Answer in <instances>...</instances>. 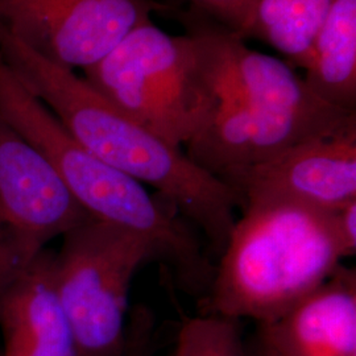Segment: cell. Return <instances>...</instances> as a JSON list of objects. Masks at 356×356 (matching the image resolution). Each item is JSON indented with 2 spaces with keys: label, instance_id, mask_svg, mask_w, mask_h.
<instances>
[{
  "label": "cell",
  "instance_id": "obj_4",
  "mask_svg": "<svg viewBox=\"0 0 356 356\" xmlns=\"http://www.w3.org/2000/svg\"><path fill=\"white\" fill-rule=\"evenodd\" d=\"M220 33L200 29L173 36L149 20L83 70V78L118 108L182 147L216 110Z\"/></svg>",
  "mask_w": 356,
  "mask_h": 356
},
{
  "label": "cell",
  "instance_id": "obj_8",
  "mask_svg": "<svg viewBox=\"0 0 356 356\" xmlns=\"http://www.w3.org/2000/svg\"><path fill=\"white\" fill-rule=\"evenodd\" d=\"M222 181L239 197L241 210L279 201L337 211L356 201V128L305 141Z\"/></svg>",
  "mask_w": 356,
  "mask_h": 356
},
{
  "label": "cell",
  "instance_id": "obj_3",
  "mask_svg": "<svg viewBox=\"0 0 356 356\" xmlns=\"http://www.w3.org/2000/svg\"><path fill=\"white\" fill-rule=\"evenodd\" d=\"M204 301V314L275 322L330 279L346 254L334 211L291 202L242 209Z\"/></svg>",
  "mask_w": 356,
  "mask_h": 356
},
{
  "label": "cell",
  "instance_id": "obj_17",
  "mask_svg": "<svg viewBox=\"0 0 356 356\" xmlns=\"http://www.w3.org/2000/svg\"><path fill=\"white\" fill-rule=\"evenodd\" d=\"M153 318L148 307L138 306L128 317L127 339L120 356H153Z\"/></svg>",
  "mask_w": 356,
  "mask_h": 356
},
{
  "label": "cell",
  "instance_id": "obj_2",
  "mask_svg": "<svg viewBox=\"0 0 356 356\" xmlns=\"http://www.w3.org/2000/svg\"><path fill=\"white\" fill-rule=\"evenodd\" d=\"M0 119L51 164L86 214L152 243L179 288L204 300L216 266L175 206L85 149L0 57Z\"/></svg>",
  "mask_w": 356,
  "mask_h": 356
},
{
  "label": "cell",
  "instance_id": "obj_9",
  "mask_svg": "<svg viewBox=\"0 0 356 356\" xmlns=\"http://www.w3.org/2000/svg\"><path fill=\"white\" fill-rule=\"evenodd\" d=\"M355 128L356 114L317 118L218 102L185 152L195 164L223 179L305 141Z\"/></svg>",
  "mask_w": 356,
  "mask_h": 356
},
{
  "label": "cell",
  "instance_id": "obj_14",
  "mask_svg": "<svg viewBox=\"0 0 356 356\" xmlns=\"http://www.w3.org/2000/svg\"><path fill=\"white\" fill-rule=\"evenodd\" d=\"M335 0H257L243 38H256L280 51L293 67H305L314 38Z\"/></svg>",
  "mask_w": 356,
  "mask_h": 356
},
{
  "label": "cell",
  "instance_id": "obj_16",
  "mask_svg": "<svg viewBox=\"0 0 356 356\" xmlns=\"http://www.w3.org/2000/svg\"><path fill=\"white\" fill-rule=\"evenodd\" d=\"M204 13L223 23V28L243 38V33L257 0H191ZM244 40V38H243Z\"/></svg>",
  "mask_w": 356,
  "mask_h": 356
},
{
  "label": "cell",
  "instance_id": "obj_12",
  "mask_svg": "<svg viewBox=\"0 0 356 356\" xmlns=\"http://www.w3.org/2000/svg\"><path fill=\"white\" fill-rule=\"evenodd\" d=\"M4 356H78L54 282L53 252L44 251L0 297Z\"/></svg>",
  "mask_w": 356,
  "mask_h": 356
},
{
  "label": "cell",
  "instance_id": "obj_18",
  "mask_svg": "<svg viewBox=\"0 0 356 356\" xmlns=\"http://www.w3.org/2000/svg\"><path fill=\"white\" fill-rule=\"evenodd\" d=\"M334 223L346 257L356 254V201L334 211Z\"/></svg>",
  "mask_w": 356,
  "mask_h": 356
},
{
  "label": "cell",
  "instance_id": "obj_19",
  "mask_svg": "<svg viewBox=\"0 0 356 356\" xmlns=\"http://www.w3.org/2000/svg\"><path fill=\"white\" fill-rule=\"evenodd\" d=\"M245 356H279L272 348H269L259 337L245 344Z\"/></svg>",
  "mask_w": 356,
  "mask_h": 356
},
{
  "label": "cell",
  "instance_id": "obj_7",
  "mask_svg": "<svg viewBox=\"0 0 356 356\" xmlns=\"http://www.w3.org/2000/svg\"><path fill=\"white\" fill-rule=\"evenodd\" d=\"M160 8L154 0H0V28L53 64L86 70Z\"/></svg>",
  "mask_w": 356,
  "mask_h": 356
},
{
  "label": "cell",
  "instance_id": "obj_15",
  "mask_svg": "<svg viewBox=\"0 0 356 356\" xmlns=\"http://www.w3.org/2000/svg\"><path fill=\"white\" fill-rule=\"evenodd\" d=\"M172 356H245L241 321L204 313L184 321Z\"/></svg>",
  "mask_w": 356,
  "mask_h": 356
},
{
  "label": "cell",
  "instance_id": "obj_13",
  "mask_svg": "<svg viewBox=\"0 0 356 356\" xmlns=\"http://www.w3.org/2000/svg\"><path fill=\"white\" fill-rule=\"evenodd\" d=\"M304 70L307 86L322 102L356 113V0H335Z\"/></svg>",
  "mask_w": 356,
  "mask_h": 356
},
{
  "label": "cell",
  "instance_id": "obj_10",
  "mask_svg": "<svg viewBox=\"0 0 356 356\" xmlns=\"http://www.w3.org/2000/svg\"><path fill=\"white\" fill-rule=\"evenodd\" d=\"M257 337L279 356H356V270L344 267Z\"/></svg>",
  "mask_w": 356,
  "mask_h": 356
},
{
  "label": "cell",
  "instance_id": "obj_1",
  "mask_svg": "<svg viewBox=\"0 0 356 356\" xmlns=\"http://www.w3.org/2000/svg\"><path fill=\"white\" fill-rule=\"evenodd\" d=\"M0 57L85 149L175 206L219 257L241 209L227 184L107 101L83 76L45 60L1 28Z\"/></svg>",
  "mask_w": 356,
  "mask_h": 356
},
{
  "label": "cell",
  "instance_id": "obj_6",
  "mask_svg": "<svg viewBox=\"0 0 356 356\" xmlns=\"http://www.w3.org/2000/svg\"><path fill=\"white\" fill-rule=\"evenodd\" d=\"M89 216L41 153L0 119V297L48 243Z\"/></svg>",
  "mask_w": 356,
  "mask_h": 356
},
{
  "label": "cell",
  "instance_id": "obj_11",
  "mask_svg": "<svg viewBox=\"0 0 356 356\" xmlns=\"http://www.w3.org/2000/svg\"><path fill=\"white\" fill-rule=\"evenodd\" d=\"M214 89L218 102L317 118L356 114L322 102L292 65L248 48L243 38L225 28L220 33Z\"/></svg>",
  "mask_w": 356,
  "mask_h": 356
},
{
  "label": "cell",
  "instance_id": "obj_5",
  "mask_svg": "<svg viewBox=\"0 0 356 356\" xmlns=\"http://www.w3.org/2000/svg\"><path fill=\"white\" fill-rule=\"evenodd\" d=\"M149 261L159 254L148 239L92 216L63 235L53 254L54 282L76 355H122L131 284Z\"/></svg>",
  "mask_w": 356,
  "mask_h": 356
}]
</instances>
